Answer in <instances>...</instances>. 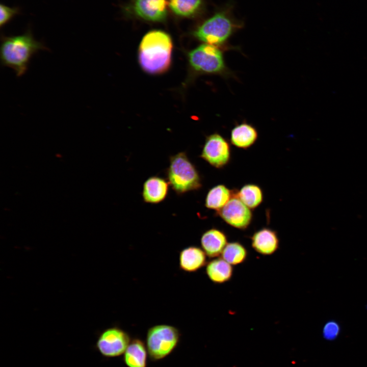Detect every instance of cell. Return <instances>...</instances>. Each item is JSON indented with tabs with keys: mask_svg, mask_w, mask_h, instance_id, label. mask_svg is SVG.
<instances>
[{
	"mask_svg": "<svg viewBox=\"0 0 367 367\" xmlns=\"http://www.w3.org/2000/svg\"><path fill=\"white\" fill-rule=\"evenodd\" d=\"M44 50L48 48L34 38L30 28L21 35L1 36V64L13 69L17 77L25 74L32 57Z\"/></svg>",
	"mask_w": 367,
	"mask_h": 367,
	"instance_id": "cell-1",
	"label": "cell"
},
{
	"mask_svg": "<svg viewBox=\"0 0 367 367\" xmlns=\"http://www.w3.org/2000/svg\"><path fill=\"white\" fill-rule=\"evenodd\" d=\"M172 40L161 31H152L143 38L139 47V62L142 68L151 74L166 71L171 61Z\"/></svg>",
	"mask_w": 367,
	"mask_h": 367,
	"instance_id": "cell-2",
	"label": "cell"
},
{
	"mask_svg": "<svg viewBox=\"0 0 367 367\" xmlns=\"http://www.w3.org/2000/svg\"><path fill=\"white\" fill-rule=\"evenodd\" d=\"M167 171L169 185L176 193L181 195L202 187L201 176L185 152L171 156Z\"/></svg>",
	"mask_w": 367,
	"mask_h": 367,
	"instance_id": "cell-3",
	"label": "cell"
},
{
	"mask_svg": "<svg viewBox=\"0 0 367 367\" xmlns=\"http://www.w3.org/2000/svg\"><path fill=\"white\" fill-rule=\"evenodd\" d=\"M189 60L192 68L198 72L218 75L224 78L234 76L226 64L223 48L220 46L203 44L189 53Z\"/></svg>",
	"mask_w": 367,
	"mask_h": 367,
	"instance_id": "cell-4",
	"label": "cell"
},
{
	"mask_svg": "<svg viewBox=\"0 0 367 367\" xmlns=\"http://www.w3.org/2000/svg\"><path fill=\"white\" fill-rule=\"evenodd\" d=\"M179 339V331L173 326L162 324L151 327L146 337L150 357L154 360L164 358L175 349Z\"/></svg>",
	"mask_w": 367,
	"mask_h": 367,
	"instance_id": "cell-5",
	"label": "cell"
},
{
	"mask_svg": "<svg viewBox=\"0 0 367 367\" xmlns=\"http://www.w3.org/2000/svg\"><path fill=\"white\" fill-rule=\"evenodd\" d=\"M235 25L224 13H218L205 21L194 32V36L206 44L221 47L230 38Z\"/></svg>",
	"mask_w": 367,
	"mask_h": 367,
	"instance_id": "cell-6",
	"label": "cell"
},
{
	"mask_svg": "<svg viewBox=\"0 0 367 367\" xmlns=\"http://www.w3.org/2000/svg\"><path fill=\"white\" fill-rule=\"evenodd\" d=\"M231 155L230 144L221 135L215 133L206 138L200 158L211 166L223 168L229 163Z\"/></svg>",
	"mask_w": 367,
	"mask_h": 367,
	"instance_id": "cell-7",
	"label": "cell"
},
{
	"mask_svg": "<svg viewBox=\"0 0 367 367\" xmlns=\"http://www.w3.org/2000/svg\"><path fill=\"white\" fill-rule=\"evenodd\" d=\"M216 214L228 225L243 230L250 225L253 217L251 209L237 197L235 191L228 202Z\"/></svg>",
	"mask_w": 367,
	"mask_h": 367,
	"instance_id": "cell-8",
	"label": "cell"
},
{
	"mask_svg": "<svg viewBox=\"0 0 367 367\" xmlns=\"http://www.w3.org/2000/svg\"><path fill=\"white\" fill-rule=\"evenodd\" d=\"M130 342L126 332L119 328L111 327L100 334L96 347L103 356L113 357L124 353Z\"/></svg>",
	"mask_w": 367,
	"mask_h": 367,
	"instance_id": "cell-9",
	"label": "cell"
},
{
	"mask_svg": "<svg viewBox=\"0 0 367 367\" xmlns=\"http://www.w3.org/2000/svg\"><path fill=\"white\" fill-rule=\"evenodd\" d=\"M251 246L258 253L271 255L279 248V238L276 231L264 227L255 231L250 237Z\"/></svg>",
	"mask_w": 367,
	"mask_h": 367,
	"instance_id": "cell-10",
	"label": "cell"
},
{
	"mask_svg": "<svg viewBox=\"0 0 367 367\" xmlns=\"http://www.w3.org/2000/svg\"><path fill=\"white\" fill-rule=\"evenodd\" d=\"M167 0H135L134 9L144 19L161 21L167 16Z\"/></svg>",
	"mask_w": 367,
	"mask_h": 367,
	"instance_id": "cell-11",
	"label": "cell"
},
{
	"mask_svg": "<svg viewBox=\"0 0 367 367\" xmlns=\"http://www.w3.org/2000/svg\"><path fill=\"white\" fill-rule=\"evenodd\" d=\"M200 243L206 255L209 258H215L221 255L228 243L227 237L222 230L212 228L202 234Z\"/></svg>",
	"mask_w": 367,
	"mask_h": 367,
	"instance_id": "cell-12",
	"label": "cell"
},
{
	"mask_svg": "<svg viewBox=\"0 0 367 367\" xmlns=\"http://www.w3.org/2000/svg\"><path fill=\"white\" fill-rule=\"evenodd\" d=\"M168 181L157 176L147 178L144 182L142 191L143 200L146 203L157 204L164 200L168 193Z\"/></svg>",
	"mask_w": 367,
	"mask_h": 367,
	"instance_id": "cell-13",
	"label": "cell"
},
{
	"mask_svg": "<svg viewBox=\"0 0 367 367\" xmlns=\"http://www.w3.org/2000/svg\"><path fill=\"white\" fill-rule=\"evenodd\" d=\"M258 134L256 128L246 121L237 124L231 130L230 142L234 146L247 149L256 142Z\"/></svg>",
	"mask_w": 367,
	"mask_h": 367,
	"instance_id": "cell-14",
	"label": "cell"
},
{
	"mask_svg": "<svg viewBox=\"0 0 367 367\" xmlns=\"http://www.w3.org/2000/svg\"><path fill=\"white\" fill-rule=\"evenodd\" d=\"M206 254L196 246L184 249L179 254V267L182 270L193 272L202 268L206 263Z\"/></svg>",
	"mask_w": 367,
	"mask_h": 367,
	"instance_id": "cell-15",
	"label": "cell"
},
{
	"mask_svg": "<svg viewBox=\"0 0 367 367\" xmlns=\"http://www.w3.org/2000/svg\"><path fill=\"white\" fill-rule=\"evenodd\" d=\"M208 278L216 284L229 281L233 274V268L222 257L216 258L209 261L206 267Z\"/></svg>",
	"mask_w": 367,
	"mask_h": 367,
	"instance_id": "cell-16",
	"label": "cell"
},
{
	"mask_svg": "<svg viewBox=\"0 0 367 367\" xmlns=\"http://www.w3.org/2000/svg\"><path fill=\"white\" fill-rule=\"evenodd\" d=\"M234 194V191L223 184L217 185L208 191L205 198V206L217 212L222 208Z\"/></svg>",
	"mask_w": 367,
	"mask_h": 367,
	"instance_id": "cell-17",
	"label": "cell"
},
{
	"mask_svg": "<svg viewBox=\"0 0 367 367\" xmlns=\"http://www.w3.org/2000/svg\"><path fill=\"white\" fill-rule=\"evenodd\" d=\"M147 348L139 339H134L124 353V361L127 367H146Z\"/></svg>",
	"mask_w": 367,
	"mask_h": 367,
	"instance_id": "cell-18",
	"label": "cell"
},
{
	"mask_svg": "<svg viewBox=\"0 0 367 367\" xmlns=\"http://www.w3.org/2000/svg\"><path fill=\"white\" fill-rule=\"evenodd\" d=\"M235 194L251 210L258 207L264 200V193L261 188L254 184L244 185L239 190L235 191Z\"/></svg>",
	"mask_w": 367,
	"mask_h": 367,
	"instance_id": "cell-19",
	"label": "cell"
},
{
	"mask_svg": "<svg viewBox=\"0 0 367 367\" xmlns=\"http://www.w3.org/2000/svg\"><path fill=\"white\" fill-rule=\"evenodd\" d=\"M248 251L246 247L239 242L227 243L224 249L221 257L232 266H236L244 263L248 257Z\"/></svg>",
	"mask_w": 367,
	"mask_h": 367,
	"instance_id": "cell-20",
	"label": "cell"
},
{
	"mask_svg": "<svg viewBox=\"0 0 367 367\" xmlns=\"http://www.w3.org/2000/svg\"><path fill=\"white\" fill-rule=\"evenodd\" d=\"M202 0H170L169 7L177 15L189 17L199 9Z\"/></svg>",
	"mask_w": 367,
	"mask_h": 367,
	"instance_id": "cell-21",
	"label": "cell"
},
{
	"mask_svg": "<svg viewBox=\"0 0 367 367\" xmlns=\"http://www.w3.org/2000/svg\"><path fill=\"white\" fill-rule=\"evenodd\" d=\"M0 26L4 27L17 15L20 14V9L19 7H10L1 3L0 5Z\"/></svg>",
	"mask_w": 367,
	"mask_h": 367,
	"instance_id": "cell-22",
	"label": "cell"
},
{
	"mask_svg": "<svg viewBox=\"0 0 367 367\" xmlns=\"http://www.w3.org/2000/svg\"><path fill=\"white\" fill-rule=\"evenodd\" d=\"M340 332L339 324L335 321L330 320L327 322L322 329L323 338L329 341L335 340L337 338Z\"/></svg>",
	"mask_w": 367,
	"mask_h": 367,
	"instance_id": "cell-23",
	"label": "cell"
}]
</instances>
